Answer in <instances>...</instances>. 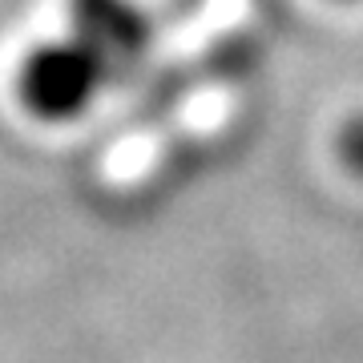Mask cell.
Returning <instances> with one entry per match:
<instances>
[{
    "mask_svg": "<svg viewBox=\"0 0 363 363\" xmlns=\"http://www.w3.org/2000/svg\"><path fill=\"white\" fill-rule=\"evenodd\" d=\"M339 150H343V162H347L355 174H363V117H359V121H351L347 130H343Z\"/></svg>",
    "mask_w": 363,
    "mask_h": 363,
    "instance_id": "3957f363",
    "label": "cell"
},
{
    "mask_svg": "<svg viewBox=\"0 0 363 363\" xmlns=\"http://www.w3.org/2000/svg\"><path fill=\"white\" fill-rule=\"evenodd\" d=\"M69 37L101 61L109 85L145 73L157 45L154 16L138 0H69Z\"/></svg>",
    "mask_w": 363,
    "mask_h": 363,
    "instance_id": "7a4b0ae2",
    "label": "cell"
},
{
    "mask_svg": "<svg viewBox=\"0 0 363 363\" xmlns=\"http://www.w3.org/2000/svg\"><path fill=\"white\" fill-rule=\"evenodd\" d=\"M109 85L101 61L77 37L45 40L21 61L16 93L33 117L40 121H73L97 101Z\"/></svg>",
    "mask_w": 363,
    "mask_h": 363,
    "instance_id": "6da1fadb",
    "label": "cell"
},
{
    "mask_svg": "<svg viewBox=\"0 0 363 363\" xmlns=\"http://www.w3.org/2000/svg\"><path fill=\"white\" fill-rule=\"evenodd\" d=\"M169 4H174V9H178V4H182V9H194L198 0H169Z\"/></svg>",
    "mask_w": 363,
    "mask_h": 363,
    "instance_id": "277c9868",
    "label": "cell"
}]
</instances>
